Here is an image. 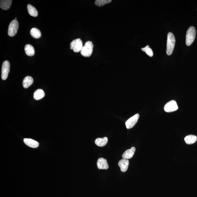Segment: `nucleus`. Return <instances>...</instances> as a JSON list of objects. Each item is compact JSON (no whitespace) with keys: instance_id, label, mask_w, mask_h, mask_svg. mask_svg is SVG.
<instances>
[{"instance_id":"1","label":"nucleus","mask_w":197,"mask_h":197,"mask_svg":"<svg viewBox=\"0 0 197 197\" xmlns=\"http://www.w3.org/2000/svg\"><path fill=\"white\" fill-rule=\"evenodd\" d=\"M175 38L173 33H169L167 36L166 53L168 55H170L173 53L175 46Z\"/></svg>"},{"instance_id":"2","label":"nucleus","mask_w":197,"mask_h":197,"mask_svg":"<svg viewBox=\"0 0 197 197\" xmlns=\"http://www.w3.org/2000/svg\"><path fill=\"white\" fill-rule=\"evenodd\" d=\"M196 36V31L194 27H191L187 31L186 36V44L187 46L191 45L193 43Z\"/></svg>"},{"instance_id":"3","label":"nucleus","mask_w":197,"mask_h":197,"mask_svg":"<svg viewBox=\"0 0 197 197\" xmlns=\"http://www.w3.org/2000/svg\"><path fill=\"white\" fill-rule=\"evenodd\" d=\"M93 46V44L92 42L88 41L86 42L81 50V54L84 57H90L92 54Z\"/></svg>"},{"instance_id":"4","label":"nucleus","mask_w":197,"mask_h":197,"mask_svg":"<svg viewBox=\"0 0 197 197\" xmlns=\"http://www.w3.org/2000/svg\"><path fill=\"white\" fill-rule=\"evenodd\" d=\"M19 28V23L15 20L11 22L8 27V34L10 37H13L17 34Z\"/></svg>"},{"instance_id":"5","label":"nucleus","mask_w":197,"mask_h":197,"mask_svg":"<svg viewBox=\"0 0 197 197\" xmlns=\"http://www.w3.org/2000/svg\"><path fill=\"white\" fill-rule=\"evenodd\" d=\"M71 49H73L75 52L78 53L81 52L83 47L82 42L80 39H75L72 41L70 44Z\"/></svg>"},{"instance_id":"6","label":"nucleus","mask_w":197,"mask_h":197,"mask_svg":"<svg viewBox=\"0 0 197 197\" xmlns=\"http://www.w3.org/2000/svg\"><path fill=\"white\" fill-rule=\"evenodd\" d=\"M10 70V63L8 61H5L3 63L2 69V79L5 80L8 77Z\"/></svg>"},{"instance_id":"7","label":"nucleus","mask_w":197,"mask_h":197,"mask_svg":"<svg viewBox=\"0 0 197 197\" xmlns=\"http://www.w3.org/2000/svg\"><path fill=\"white\" fill-rule=\"evenodd\" d=\"M178 109V106L176 102L172 100L168 102L165 105L164 111L166 112H170L176 111Z\"/></svg>"},{"instance_id":"8","label":"nucleus","mask_w":197,"mask_h":197,"mask_svg":"<svg viewBox=\"0 0 197 197\" xmlns=\"http://www.w3.org/2000/svg\"><path fill=\"white\" fill-rule=\"evenodd\" d=\"M139 117H140V115L138 114H137L129 119L125 123L127 129H130L133 128L137 122Z\"/></svg>"},{"instance_id":"9","label":"nucleus","mask_w":197,"mask_h":197,"mask_svg":"<svg viewBox=\"0 0 197 197\" xmlns=\"http://www.w3.org/2000/svg\"><path fill=\"white\" fill-rule=\"evenodd\" d=\"M97 166L99 169H107L109 168L107 160L103 158L98 159L97 162Z\"/></svg>"},{"instance_id":"10","label":"nucleus","mask_w":197,"mask_h":197,"mask_svg":"<svg viewBox=\"0 0 197 197\" xmlns=\"http://www.w3.org/2000/svg\"><path fill=\"white\" fill-rule=\"evenodd\" d=\"M118 166L121 168V170L122 172H125L128 169L129 161L128 160L126 159H122L118 163Z\"/></svg>"},{"instance_id":"11","label":"nucleus","mask_w":197,"mask_h":197,"mask_svg":"<svg viewBox=\"0 0 197 197\" xmlns=\"http://www.w3.org/2000/svg\"><path fill=\"white\" fill-rule=\"evenodd\" d=\"M136 151V148L133 147L127 150L123 154L122 157L124 159H131L134 156L135 152Z\"/></svg>"},{"instance_id":"12","label":"nucleus","mask_w":197,"mask_h":197,"mask_svg":"<svg viewBox=\"0 0 197 197\" xmlns=\"http://www.w3.org/2000/svg\"><path fill=\"white\" fill-rule=\"evenodd\" d=\"M24 143L30 147L36 148L39 146L38 142L31 139L24 138Z\"/></svg>"},{"instance_id":"13","label":"nucleus","mask_w":197,"mask_h":197,"mask_svg":"<svg viewBox=\"0 0 197 197\" xmlns=\"http://www.w3.org/2000/svg\"><path fill=\"white\" fill-rule=\"evenodd\" d=\"M12 1L11 0H5V1H1L0 2V6L2 9L3 10H8L9 9L12 3Z\"/></svg>"},{"instance_id":"14","label":"nucleus","mask_w":197,"mask_h":197,"mask_svg":"<svg viewBox=\"0 0 197 197\" xmlns=\"http://www.w3.org/2000/svg\"><path fill=\"white\" fill-rule=\"evenodd\" d=\"M34 80L31 76H27L24 78L23 82V85L24 87L27 88L32 85Z\"/></svg>"},{"instance_id":"15","label":"nucleus","mask_w":197,"mask_h":197,"mask_svg":"<svg viewBox=\"0 0 197 197\" xmlns=\"http://www.w3.org/2000/svg\"><path fill=\"white\" fill-rule=\"evenodd\" d=\"M108 139L107 137L103 138H98L95 140V143L99 147H103L105 146L108 143Z\"/></svg>"},{"instance_id":"16","label":"nucleus","mask_w":197,"mask_h":197,"mask_svg":"<svg viewBox=\"0 0 197 197\" xmlns=\"http://www.w3.org/2000/svg\"><path fill=\"white\" fill-rule=\"evenodd\" d=\"M26 54L29 56H33L35 54L34 48L31 45H26L24 47Z\"/></svg>"},{"instance_id":"17","label":"nucleus","mask_w":197,"mask_h":197,"mask_svg":"<svg viewBox=\"0 0 197 197\" xmlns=\"http://www.w3.org/2000/svg\"><path fill=\"white\" fill-rule=\"evenodd\" d=\"M45 96V93L43 90L38 89L34 92L33 97L36 100H40L43 98Z\"/></svg>"},{"instance_id":"18","label":"nucleus","mask_w":197,"mask_h":197,"mask_svg":"<svg viewBox=\"0 0 197 197\" xmlns=\"http://www.w3.org/2000/svg\"><path fill=\"white\" fill-rule=\"evenodd\" d=\"M197 137L196 136L190 135L187 136L184 138L185 143L187 144H192L196 141Z\"/></svg>"},{"instance_id":"19","label":"nucleus","mask_w":197,"mask_h":197,"mask_svg":"<svg viewBox=\"0 0 197 197\" xmlns=\"http://www.w3.org/2000/svg\"><path fill=\"white\" fill-rule=\"evenodd\" d=\"M27 8L29 14L31 16L37 17L38 15V12L37 9L33 6L29 4L27 5Z\"/></svg>"},{"instance_id":"20","label":"nucleus","mask_w":197,"mask_h":197,"mask_svg":"<svg viewBox=\"0 0 197 197\" xmlns=\"http://www.w3.org/2000/svg\"><path fill=\"white\" fill-rule=\"evenodd\" d=\"M30 34L35 38L38 39L41 37V33L40 30L37 28H33L30 30Z\"/></svg>"},{"instance_id":"21","label":"nucleus","mask_w":197,"mask_h":197,"mask_svg":"<svg viewBox=\"0 0 197 197\" xmlns=\"http://www.w3.org/2000/svg\"><path fill=\"white\" fill-rule=\"evenodd\" d=\"M111 1V0H96L95 1V4L97 6L101 7L110 3Z\"/></svg>"},{"instance_id":"22","label":"nucleus","mask_w":197,"mask_h":197,"mask_svg":"<svg viewBox=\"0 0 197 197\" xmlns=\"http://www.w3.org/2000/svg\"><path fill=\"white\" fill-rule=\"evenodd\" d=\"M145 52L146 53V54H147L148 56H150V57H152L153 55V50L150 48H148L147 50H146V51Z\"/></svg>"},{"instance_id":"23","label":"nucleus","mask_w":197,"mask_h":197,"mask_svg":"<svg viewBox=\"0 0 197 197\" xmlns=\"http://www.w3.org/2000/svg\"><path fill=\"white\" fill-rule=\"evenodd\" d=\"M149 48V45H147L145 47L142 48L141 50H143V52H145L146 50H147L148 48Z\"/></svg>"},{"instance_id":"24","label":"nucleus","mask_w":197,"mask_h":197,"mask_svg":"<svg viewBox=\"0 0 197 197\" xmlns=\"http://www.w3.org/2000/svg\"><path fill=\"white\" fill-rule=\"evenodd\" d=\"M17 18H15V20H17Z\"/></svg>"}]
</instances>
